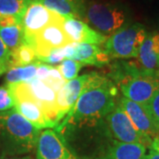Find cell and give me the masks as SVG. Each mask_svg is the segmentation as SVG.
<instances>
[{"label":"cell","mask_w":159,"mask_h":159,"mask_svg":"<svg viewBox=\"0 0 159 159\" xmlns=\"http://www.w3.org/2000/svg\"><path fill=\"white\" fill-rule=\"evenodd\" d=\"M118 97V87L108 76L89 73L75 105L59 124L103 119L117 106Z\"/></svg>","instance_id":"6da1fadb"},{"label":"cell","mask_w":159,"mask_h":159,"mask_svg":"<svg viewBox=\"0 0 159 159\" xmlns=\"http://www.w3.org/2000/svg\"><path fill=\"white\" fill-rule=\"evenodd\" d=\"M77 159H96L113 138L104 119L59 124L55 128Z\"/></svg>","instance_id":"7a4b0ae2"},{"label":"cell","mask_w":159,"mask_h":159,"mask_svg":"<svg viewBox=\"0 0 159 159\" xmlns=\"http://www.w3.org/2000/svg\"><path fill=\"white\" fill-rule=\"evenodd\" d=\"M40 132L15 109L0 112V148L4 156H20L36 148Z\"/></svg>","instance_id":"3957f363"},{"label":"cell","mask_w":159,"mask_h":159,"mask_svg":"<svg viewBox=\"0 0 159 159\" xmlns=\"http://www.w3.org/2000/svg\"><path fill=\"white\" fill-rule=\"evenodd\" d=\"M84 19L105 36L131 24L130 11L124 5L105 0L89 1L86 5Z\"/></svg>","instance_id":"277c9868"},{"label":"cell","mask_w":159,"mask_h":159,"mask_svg":"<svg viewBox=\"0 0 159 159\" xmlns=\"http://www.w3.org/2000/svg\"><path fill=\"white\" fill-rule=\"evenodd\" d=\"M148 34L141 23L129 24L110 35L104 43V51L111 59L137 58L140 48Z\"/></svg>","instance_id":"5b68a950"},{"label":"cell","mask_w":159,"mask_h":159,"mask_svg":"<svg viewBox=\"0 0 159 159\" xmlns=\"http://www.w3.org/2000/svg\"><path fill=\"white\" fill-rule=\"evenodd\" d=\"M118 86L124 97L147 106L159 90V71L146 72L140 69L121 80Z\"/></svg>","instance_id":"8992f818"},{"label":"cell","mask_w":159,"mask_h":159,"mask_svg":"<svg viewBox=\"0 0 159 159\" xmlns=\"http://www.w3.org/2000/svg\"><path fill=\"white\" fill-rule=\"evenodd\" d=\"M14 100V107L19 113L37 129L56 128V125L48 119L39 104L32 97L27 82L6 85Z\"/></svg>","instance_id":"52a82bcc"},{"label":"cell","mask_w":159,"mask_h":159,"mask_svg":"<svg viewBox=\"0 0 159 159\" xmlns=\"http://www.w3.org/2000/svg\"><path fill=\"white\" fill-rule=\"evenodd\" d=\"M103 119L114 140L125 143H141L145 147H150L152 140L137 130L127 114L118 104Z\"/></svg>","instance_id":"ba28073f"},{"label":"cell","mask_w":159,"mask_h":159,"mask_svg":"<svg viewBox=\"0 0 159 159\" xmlns=\"http://www.w3.org/2000/svg\"><path fill=\"white\" fill-rule=\"evenodd\" d=\"M64 19L61 17L50 23L34 35L30 45L34 49L38 59L47 57L55 49L63 48L72 43L63 28Z\"/></svg>","instance_id":"9c48e42d"},{"label":"cell","mask_w":159,"mask_h":159,"mask_svg":"<svg viewBox=\"0 0 159 159\" xmlns=\"http://www.w3.org/2000/svg\"><path fill=\"white\" fill-rule=\"evenodd\" d=\"M61 17L39 2L32 0L25 11L21 22L24 30V43L30 45L34 35L39 31Z\"/></svg>","instance_id":"30bf717a"},{"label":"cell","mask_w":159,"mask_h":159,"mask_svg":"<svg viewBox=\"0 0 159 159\" xmlns=\"http://www.w3.org/2000/svg\"><path fill=\"white\" fill-rule=\"evenodd\" d=\"M118 105L129 117L134 125L142 135L151 139L159 136V128L154 122L147 106L131 101L124 96L119 97Z\"/></svg>","instance_id":"8fae6325"},{"label":"cell","mask_w":159,"mask_h":159,"mask_svg":"<svg viewBox=\"0 0 159 159\" xmlns=\"http://www.w3.org/2000/svg\"><path fill=\"white\" fill-rule=\"evenodd\" d=\"M35 148L36 159H77L57 131H43Z\"/></svg>","instance_id":"7c38bea8"},{"label":"cell","mask_w":159,"mask_h":159,"mask_svg":"<svg viewBox=\"0 0 159 159\" xmlns=\"http://www.w3.org/2000/svg\"><path fill=\"white\" fill-rule=\"evenodd\" d=\"M32 97L39 104L48 119L57 127L58 121V110L57 105V93L43 80L34 78L27 82Z\"/></svg>","instance_id":"4fadbf2b"},{"label":"cell","mask_w":159,"mask_h":159,"mask_svg":"<svg viewBox=\"0 0 159 159\" xmlns=\"http://www.w3.org/2000/svg\"><path fill=\"white\" fill-rule=\"evenodd\" d=\"M63 28L72 43H85L96 45L104 44L107 37L76 18H65Z\"/></svg>","instance_id":"5bb4252c"},{"label":"cell","mask_w":159,"mask_h":159,"mask_svg":"<svg viewBox=\"0 0 159 159\" xmlns=\"http://www.w3.org/2000/svg\"><path fill=\"white\" fill-rule=\"evenodd\" d=\"M87 79L88 74L78 76L75 79L67 81L62 89L57 93V105L58 110L57 118L59 123L75 105Z\"/></svg>","instance_id":"9a60e30c"},{"label":"cell","mask_w":159,"mask_h":159,"mask_svg":"<svg viewBox=\"0 0 159 159\" xmlns=\"http://www.w3.org/2000/svg\"><path fill=\"white\" fill-rule=\"evenodd\" d=\"M146 148L141 143H125L112 140L96 159H143Z\"/></svg>","instance_id":"2e32d148"},{"label":"cell","mask_w":159,"mask_h":159,"mask_svg":"<svg viewBox=\"0 0 159 159\" xmlns=\"http://www.w3.org/2000/svg\"><path fill=\"white\" fill-rule=\"evenodd\" d=\"M72 59L79 61L82 65L94 66L97 67H102L111 62V57L104 50L102 51L96 44L85 43H76L75 52Z\"/></svg>","instance_id":"e0dca14e"},{"label":"cell","mask_w":159,"mask_h":159,"mask_svg":"<svg viewBox=\"0 0 159 159\" xmlns=\"http://www.w3.org/2000/svg\"><path fill=\"white\" fill-rule=\"evenodd\" d=\"M138 65L146 72H158L159 55L154 49L152 34H148L140 48L137 57Z\"/></svg>","instance_id":"ac0fdd59"},{"label":"cell","mask_w":159,"mask_h":159,"mask_svg":"<svg viewBox=\"0 0 159 159\" xmlns=\"http://www.w3.org/2000/svg\"><path fill=\"white\" fill-rule=\"evenodd\" d=\"M37 2L64 18L84 19L81 11L70 0H39Z\"/></svg>","instance_id":"d6986e66"},{"label":"cell","mask_w":159,"mask_h":159,"mask_svg":"<svg viewBox=\"0 0 159 159\" xmlns=\"http://www.w3.org/2000/svg\"><path fill=\"white\" fill-rule=\"evenodd\" d=\"M37 61L40 60L34 48L28 43H22L10 52L9 68L29 66Z\"/></svg>","instance_id":"ffe728a7"},{"label":"cell","mask_w":159,"mask_h":159,"mask_svg":"<svg viewBox=\"0 0 159 159\" xmlns=\"http://www.w3.org/2000/svg\"><path fill=\"white\" fill-rule=\"evenodd\" d=\"M41 61L25 66L11 67L6 71V85H11L18 82H28L36 76V71Z\"/></svg>","instance_id":"44dd1931"},{"label":"cell","mask_w":159,"mask_h":159,"mask_svg":"<svg viewBox=\"0 0 159 159\" xmlns=\"http://www.w3.org/2000/svg\"><path fill=\"white\" fill-rule=\"evenodd\" d=\"M0 38L11 51L24 43V30L22 24L9 27H0Z\"/></svg>","instance_id":"7402d4cb"},{"label":"cell","mask_w":159,"mask_h":159,"mask_svg":"<svg viewBox=\"0 0 159 159\" xmlns=\"http://www.w3.org/2000/svg\"><path fill=\"white\" fill-rule=\"evenodd\" d=\"M32 0H0V14L14 15L22 20L27 7Z\"/></svg>","instance_id":"603a6c76"},{"label":"cell","mask_w":159,"mask_h":159,"mask_svg":"<svg viewBox=\"0 0 159 159\" xmlns=\"http://www.w3.org/2000/svg\"><path fill=\"white\" fill-rule=\"evenodd\" d=\"M82 66L83 65L81 63L72 58H66L63 60L61 64L57 66V69L60 71L64 79L66 81H69L71 80H74L76 77H78V74Z\"/></svg>","instance_id":"cb8c5ba5"},{"label":"cell","mask_w":159,"mask_h":159,"mask_svg":"<svg viewBox=\"0 0 159 159\" xmlns=\"http://www.w3.org/2000/svg\"><path fill=\"white\" fill-rule=\"evenodd\" d=\"M43 81L45 82L49 87H51L56 93L61 90L67 82L66 80L64 79L63 75L60 73V71L57 69V66H51L48 76Z\"/></svg>","instance_id":"d4e9b609"},{"label":"cell","mask_w":159,"mask_h":159,"mask_svg":"<svg viewBox=\"0 0 159 159\" xmlns=\"http://www.w3.org/2000/svg\"><path fill=\"white\" fill-rule=\"evenodd\" d=\"M14 107V100L6 86H0V112Z\"/></svg>","instance_id":"484cf974"},{"label":"cell","mask_w":159,"mask_h":159,"mask_svg":"<svg viewBox=\"0 0 159 159\" xmlns=\"http://www.w3.org/2000/svg\"><path fill=\"white\" fill-rule=\"evenodd\" d=\"M66 59V46L63 48H58L55 49L50 52V54L47 57H42L39 60L43 63H47V64H57V63L62 62L63 60Z\"/></svg>","instance_id":"4316f807"},{"label":"cell","mask_w":159,"mask_h":159,"mask_svg":"<svg viewBox=\"0 0 159 159\" xmlns=\"http://www.w3.org/2000/svg\"><path fill=\"white\" fill-rule=\"evenodd\" d=\"M147 108L153 119L154 122L159 128V90L150 100V102H148Z\"/></svg>","instance_id":"83f0119b"},{"label":"cell","mask_w":159,"mask_h":159,"mask_svg":"<svg viewBox=\"0 0 159 159\" xmlns=\"http://www.w3.org/2000/svg\"><path fill=\"white\" fill-rule=\"evenodd\" d=\"M22 20L14 15L0 14V27H9L17 24H21Z\"/></svg>","instance_id":"f1b7e54d"},{"label":"cell","mask_w":159,"mask_h":159,"mask_svg":"<svg viewBox=\"0 0 159 159\" xmlns=\"http://www.w3.org/2000/svg\"><path fill=\"white\" fill-rule=\"evenodd\" d=\"M9 60H10V51L7 49L6 44L0 38V64L7 65L9 67Z\"/></svg>","instance_id":"f546056e"},{"label":"cell","mask_w":159,"mask_h":159,"mask_svg":"<svg viewBox=\"0 0 159 159\" xmlns=\"http://www.w3.org/2000/svg\"><path fill=\"white\" fill-rule=\"evenodd\" d=\"M51 68V66L41 62L39 64V66H38V67H37L35 78L41 80H44L46 79V77L48 76L49 73H50Z\"/></svg>","instance_id":"4dcf8cb0"},{"label":"cell","mask_w":159,"mask_h":159,"mask_svg":"<svg viewBox=\"0 0 159 159\" xmlns=\"http://www.w3.org/2000/svg\"><path fill=\"white\" fill-rule=\"evenodd\" d=\"M74 5L76 6V7L81 11V13L83 14V16L85 17V8H86V3L85 0H70Z\"/></svg>","instance_id":"1f68e13d"},{"label":"cell","mask_w":159,"mask_h":159,"mask_svg":"<svg viewBox=\"0 0 159 159\" xmlns=\"http://www.w3.org/2000/svg\"><path fill=\"white\" fill-rule=\"evenodd\" d=\"M143 159H159V152L150 148L148 153L144 156Z\"/></svg>","instance_id":"d6a6232c"},{"label":"cell","mask_w":159,"mask_h":159,"mask_svg":"<svg viewBox=\"0 0 159 159\" xmlns=\"http://www.w3.org/2000/svg\"><path fill=\"white\" fill-rule=\"evenodd\" d=\"M152 39H153L154 49L159 55V33L152 34Z\"/></svg>","instance_id":"836d02e7"},{"label":"cell","mask_w":159,"mask_h":159,"mask_svg":"<svg viewBox=\"0 0 159 159\" xmlns=\"http://www.w3.org/2000/svg\"><path fill=\"white\" fill-rule=\"evenodd\" d=\"M150 148H153L155 150H157V152H159V136L154 138L153 141L151 142Z\"/></svg>","instance_id":"e575fe53"},{"label":"cell","mask_w":159,"mask_h":159,"mask_svg":"<svg viewBox=\"0 0 159 159\" xmlns=\"http://www.w3.org/2000/svg\"><path fill=\"white\" fill-rule=\"evenodd\" d=\"M4 159H34L31 156H22V157H16V156H4Z\"/></svg>","instance_id":"d590c367"},{"label":"cell","mask_w":159,"mask_h":159,"mask_svg":"<svg viewBox=\"0 0 159 159\" xmlns=\"http://www.w3.org/2000/svg\"><path fill=\"white\" fill-rule=\"evenodd\" d=\"M8 66L7 65H4V64H0V76L4 74L5 72H6L8 70Z\"/></svg>","instance_id":"8d00e7d4"},{"label":"cell","mask_w":159,"mask_h":159,"mask_svg":"<svg viewBox=\"0 0 159 159\" xmlns=\"http://www.w3.org/2000/svg\"><path fill=\"white\" fill-rule=\"evenodd\" d=\"M0 159H4V154L2 152L1 148H0Z\"/></svg>","instance_id":"74e56055"},{"label":"cell","mask_w":159,"mask_h":159,"mask_svg":"<svg viewBox=\"0 0 159 159\" xmlns=\"http://www.w3.org/2000/svg\"><path fill=\"white\" fill-rule=\"evenodd\" d=\"M33 1H39V0H33Z\"/></svg>","instance_id":"f35d334b"}]
</instances>
